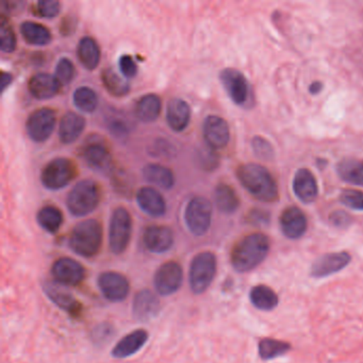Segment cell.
Wrapping results in <instances>:
<instances>
[{"label": "cell", "instance_id": "6da1fadb", "mask_svg": "<svg viewBox=\"0 0 363 363\" xmlns=\"http://www.w3.org/2000/svg\"><path fill=\"white\" fill-rule=\"evenodd\" d=\"M269 252V240L263 233H250L242 238L230 254L233 269L239 273H247L264 261Z\"/></svg>", "mask_w": 363, "mask_h": 363}, {"label": "cell", "instance_id": "7a4b0ae2", "mask_svg": "<svg viewBox=\"0 0 363 363\" xmlns=\"http://www.w3.org/2000/svg\"><path fill=\"white\" fill-rule=\"evenodd\" d=\"M237 177L242 186L258 201L273 203L277 201L278 189L273 176L264 167L256 163L241 165Z\"/></svg>", "mask_w": 363, "mask_h": 363}, {"label": "cell", "instance_id": "3957f363", "mask_svg": "<svg viewBox=\"0 0 363 363\" xmlns=\"http://www.w3.org/2000/svg\"><path fill=\"white\" fill-rule=\"evenodd\" d=\"M103 226L97 220H86L78 223L71 235L69 244L71 250L84 258L96 256L103 245Z\"/></svg>", "mask_w": 363, "mask_h": 363}, {"label": "cell", "instance_id": "277c9868", "mask_svg": "<svg viewBox=\"0 0 363 363\" xmlns=\"http://www.w3.org/2000/svg\"><path fill=\"white\" fill-rule=\"evenodd\" d=\"M103 199L101 184L93 179L78 182L67 194V207L72 216L82 218L92 213Z\"/></svg>", "mask_w": 363, "mask_h": 363}, {"label": "cell", "instance_id": "5b68a950", "mask_svg": "<svg viewBox=\"0 0 363 363\" xmlns=\"http://www.w3.org/2000/svg\"><path fill=\"white\" fill-rule=\"evenodd\" d=\"M78 176V167L73 159L59 157L44 165L41 172V182L44 188L58 191L69 186Z\"/></svg>", "mask_w": 363, "mask_h": 363}, {"label": "cell", "instance_id": "8992f818", "mask_svg": "<svg viewBox=\"0 0 363 363\" xmlns=\"http://www.w3.org/2000/svg\"><path fill=\"white\" fill-rule=\"evenodd\" d=\"M79 156L93 171L101 173L113 172V156L107 142L99 135H91L80 146Z\"/></svg>", "mask_w": 363, "mask_h": 363}, {"label": "cell", "instance_id": "52a82bcc", "mask_svg": "<svg viewBox=\"0 0 363 363\" xmlns=\"http://www.w3.org/2000/svg\"><path fill=\"white\" fill-rule=\"evenodd\" d=\"M216 257L211 252H199L193 258L189 280L191 290L194 294H203L209 289L216 277Z\"/></svg>", "mask_w": 363, "mask_h": 363}, {"label": "cell", "instance_id": "ba28073f", "mask_svg": "<svg viewBox=\"0 0 363 363\" xmlns=\"http://www.w3.org/2000/svg\"><path fill=\"white\" fill-rule=\"evenodd\" d=\"M133 216L126 208L113 210L109 226V245L113 254L121 255L127 250L133 235Z\"/></svg>", "mask_w": 363, "mask_h": 363}, {"label": "cell", "instance_id": "9c48e42d", "mask_svg": "<svg viewBox=\"0 0 363 363\" xmlns=\"http://www.w3.org/2000/svg\"><path fill=\"white\" fill-rule=\"evenodd\" d=\"M184 220L191 233L197 237L206 235L211 226V203L203 196L193 197L184 210Z\"/></svg>", "mask_w": 363, "mask_h": 363}, {"label": "cell", "instance_id": "30bf717a", "mask_svg": "<svg viewBox=\"0 0 363 363\" xmlns=\"http://www.w3.org/2000/svg\"><path fill=\"white\" fill-rule=\"evenodd\" d=\"M56 124V111L52 108H40L29 114L27 118V135L35 143H43L52 137Z\"/></svg>", "mask_w": 363, "mask_h": 363}, {"label": "cell", "instance_id": "8fae6325", "mask_svg": "<svg viewBox=\"0 0 363 363\" xmlns=\"http://www.w3.org/2000/svg\"><path fill=\"white\" fill-rule=\"evenodd\" d=\"M220 80L228 96L235 105L246 107L252 101V90L245 76L235 69L220 72Z\"/></svg>", "mask_w": 363, "mask_h": 363}, {"label": "cell", "instance_id": "7c38bea8", "mask_svg": "<svg viewBox=\"0 0 363 363\" xmlns=\"http://www.w3.org/2000/svg\"><path fill=\"white\" fill-rule=\"evenodd\" d=\"M182 280L184 271L179 263L169 261L161 265L155 274V289L162 296H169L179 290Z\"/></svg>", "mask_w": 363, "mask_h": 363}, {"label": "cell", "instance_id": "4fadbf2b", "mask_svg": "<svg viewBox=\"0 0 363 363\" xmlns=\"http://www.w3.org/2000/svg\"><path fill=\"white\" fill-rule=\"evenodd\" d=\"M203 135L206 145L218 150L226 147L230 140V129L228 123L218 116H209L203 124Z\"/></svg>", "mask_w": 363, "mask_h": 363}, {"label": "cell", "instance_id": "5bb4252c", "mask_svg": "<svg viewBox=\"0 0 363 363\" xmlns=\"http://www.w3.org/2000/svg\"><path fill=\"white\" fill-rule=\"evenodd\" d=\"M52 275L61 286H76L84 281L86 271L78 261L63 257L52 263Z\"/></svg>", "mask_w": 363, "mask_h": 363}, {"label": "cell", "instance_id": "9a60e30c", "mask_svg": "<svg viewBox=\"0 0 363 363\" xmlns=\"http://www.w3.org/2000/svg\"><path fill=\"white\" fill-rule=\"evenodd\" d=\"M99 286L104 296L113 303L124 301L130 291L128 279L118 272H105L101 274Z\"/></svg>", "mask_w": 363, "mask_h": 363}, {"label": "cell", "instance_id": "2e32d148", "mask_svg": "<svg viewBox=\"0 0 363 363\" xmlns=\"http://www.w3.org/2000/svg\"><path fill=\"white\" fill-rule=\"evenodd\" d=\"M352 261L347 252H330L314 261L310 269V275L314 278H324L339 273Z\"/></svg>", "mask_w": 363, "mask_h": 363}, {"label": "cell", "instance_id": "e0dca14e", "mask_svg": "<svg viewBox=\"0 0 363 363\" xmlns=\"http://www.w3.org/2000/svg\"><path fill=\"white\" fill-rule=\"evenodd\" d=\"M143 243L146 250L154 254L167 252L174 244L173 230L163 225H150L144 230Z\"/></svg>", "mask_w": 363, "mask_h": 363}, {"label": "cell", "instance_id": "ac0fdd59", "mask_svg": "<svg viewBox=\"0 0 363 363\" xmlns=\"http://www.w3.org/2000/svg\"><path fill=\"white\" fill-rule=\"evenodd\" d=\"M135 199L140 209L152 218H161L167 213V201L157 189L143 186L137 191Z\"/></svg>", "mask_w": 363, "mask_h": 363}, {"label": "cell", "instance_id": "d6986e66", "mask_svg": "<svg viewBox=\"0 0 363 363\" xmlns=\"http://www.w3.org/2000/svg\"><path fill=\"white\" fill-rule=\"evenodd\" d=\"M61 86L58 79L48 73L35 74L28 80L29 93L39 101L54 99L60 92Z\"/></svg>", "mask_w": 363, "mask_h": 363}, {"label": "cell", "instance_id": "ffe728a7", "mask_svg": "<svg viewBox=\"0 0 363 363\" xmlns=\"http://www.w3.org/2000/svg\"><path fill=\"white\" fill-rule=\"evenodd\" d=\"M307 218L299 208L289 207L280 216L282 233L289 239L296 240L303 237L307 230Z\"/></svg>", "mask_w": 363, "mask_h": 363}, {"label": "cell", "instance_id": "44dd1931", "mask_svg": "<svg viewBox=\"0 0 363 363\" xmlns=\"http://www.w3.org/2000/svg\"><path fill=\"white\" fill-rule=\"evenodd\" d=\"M160 311V301L158 297L150 290H142L133 299V312L135 320L148 322L158 315Z\"/></svg>", "mask_w": 363, "mask_h": 363}, {"label": "cell", "instance_id": "7402d4cb", "mask_svg": "<svg viewBox=\"0 0 363 363\" xmlns=\"http://www.w3.org/2000/svg\"><path fill=\"white\" fill-rule=\"evenodd\" d=\"M190 105L182 99H173L167 107V122L169 128L175 133H182L188 128L191 122Z\"/></svg>", "mask_w": 363, "mask_h": 363}, {"label": "cell", "instance_id": "603a6c76", "mask_svg": "<svg viewBox=\"0 0 363 363\" xmlns=\"http://www.w3.org/2000/svg\"><path fill=\"white\" fill-rule=\"evenodd\" d=\"M148 341L147 331L144 329H138L125 335L122 340L116 343L112 350L111 354L114 358L125 359L137 354Z\"/></svg>", "mask_w": 363, "mask_h": 363}, {"label": "cell", "instance_id": "cb8c5ba5", "mask_svg": "<svg viewBox=\"0 0 363 363\" xmlns=\"http://www.w3.org/2000/svg\"><path fill=\"white\" fill-rule=\"evenodd\" d=\"M84 116L76 112H67L59 123V139L63 144H72L82 135L86 128Z\"/></svg>", "mask_w": 363, "mask_h": 363}, {"label": "cell", "instance_id": "d4e9b609", "mask_svg": "<svg viewBox=\"0 0 363 363\" xmlns=\"http://www.w3.org/2000/svg\"><path fill=\"white\" fill-rule=\"evenodd\" d=\"M293 190L303 203H310L315 201L318 190L313 174L307 169H298L293 180Z\"/></svg>", "mask_w": 363, "mask_h": 363}, {"label": "cell", "instance_id": "484cf974", "mask_svg": "<svg viewBox=\"0 0 363 363\" xmlns=\"http://www.w3.org/2000/svg\"><path fill=\"white\" fill-rule=\"evenodd\" d=\"M162 101L157 94L144 95L138 99L135 106V114L138 120L143 123H152L160 116Z\"/></svg>", "mask_w": 363, "mask_h": 363}, {"label": "cell", "instance_id": "4316f807", "mask_svg": "<svg viewBox=\"0 0 363 363\" xmlns=\"http://www.w3.org/2000/svg\"><path fill=\"white\" fill-rule=\"evenodd\" d=\"M144 179L159 188L169 190L175 186V175L169 167L158 163H150L142 169Z\"/></svg>", "mask_w": 363, "mask_h": 363}, {"label": "cell", "instance_id": "83f0119b", "mask_svg": "<svg viewBox=\"0 0 363 363\" xmlns=\"http://www.w3.org/2000/svg\"><path fill=\"white\" fill-rule=\"evenodd\" d=\"M77 57L82 67L88 71H94L101 62V52L96 40L92 37L82 38L78 44Z\"/></svg>", "mask_w": 363, "mask_h": 363}, {"label": "cell", "instance_id": "f1b7e54d", "mask_svg": "<svg viewBox=\"0 0 363 363\" xmlns=\"http://www.w3.org/2000/svg\"><path fill=\"white\" fill-rule=\"evenodd\" d=\"M20 31L23 39L30 45H48L52 40V35L50 29L45 25L40 24V23L27 21V22L22 23Z\"/></svg>", "mask_w": 363, "mask_h": 363}, {"label": "cell", "instance_id": "f546056e", "mask_svg": "<svg viewBox=\"0 0 363 363\" xmlns=\"http://www.w3.org/2000/svg\"><path fill=\"white\" fill-rule=\"evenodd\" d=\"M44 291H45L46 295L56 303L58 307L61 309L65 310L69 313H74L77 315L80 312V305L75 297L67 292V290L62 288V286H56L54 284H44Z\"/></svg>", "mask_w": 363, "mask_h": 363}, {"label": "cell", "instance_id": "4dcf8cb0", "mask_svg": "<svg viewBox=\"0 0 363 363\" xmlns=\"http://www.w3.org/2000/svg\"><path fill=\"white\" fill-rule=\"evenodd\" d=\"M214 201L216 207L225 214H233L240 207V199L233 186L220 182L214 190Z\"/></svg>", "mask_w": 363, "mask_h": 363}, {"label": "cell", "instance_id": "1f68e13d", "mask_svg": "<svg viewBox=\"0 0 363 363\" xmlns=\"http://www.w3.org/2000/svg\"><path fill=\"white\" fill-rule=\"evenodd\" d=\"M250 299L254 307L261 311H272L279 303L277 293L265 284L254 286L250 290Z\"/></svg>", "mask_w": 363, "mask_h": 363}, {"label": "cell", "instance_id": "d6a6232c", "mask_svg": "<svg viewBox=\"0 0 363 363\" xmlns=\"http://www.w3.org/2000/svg\"><path fill=\"white\" fill-rule=\"evenodd\" d=\"M101 82L111 96L121 99L130 92V84L124 76L118 75L114 69L107 67L101 72Z\"/></svg>", "mask_w": 363, "mask_h": 363}, {"label": "cell", "instance_id": "836d02e7", "mask_svg": "<svg viewBox=\"0 0 363 363\" xmlns=\"http://www.w3.org/2000/svg\"><path fill=\"white\" fill-rule=\"evenodd\" d=\"M37 220L44 230L50 233H56L62 227L65 216L57 206L45 205L38 211Z\"/></svg>", "mask_w": 363, "mask_h": 363}, {"label": "cell", "instance_id": "e575fe53", "mask_svg": "<svg viewBox=\"0 0 363 363\" xmlns=\"http://www.w3.org/2000/svg\"><path fill=\"white\" fill-rule=\"evenodd\" d=\"M292 350V346L288 342L273 337H264L259 342V356L262 360H273L278 357L284 356Z\"/></svg>", "mask_w": 363, "mask_h": 363}, {"label": "cell", "instance_id": "d590c367", "mask_svg": "<svg viewBox=\"0 0 363 363\" xmlns=\"http://www.w3.org/2000/svg\"><path fill=\"white\" fill-rule=\"evenodd\" d=\"M337 172L344 182L363 186V163L354 159H344L337 164Z\"/></svg>", "mask_w": 363, "mask_h": 363}, {"label": "cell", "instance_id": "8d00e7d4", "mask_svg": "<svg viewBox=\"0 0 363 363\" xmlns=\"http://www.w3.org/2000/svg\"><path fill=\"white\" fill-rule=\"evenodd\" d=\"M74 105L84 113H93L99 107V95L89 86H80L74 92Z\"/></svg>", "mask_w": 363, "mask_h": 363}, {"label": "cell", "instance_id": "74e56055", "mask_svg": "<svg viewBox=\"0 0 363 363\" xmlns=\"http://www.w3.org/2000/svg\"><path fill=\"white\" fill-rule=\"evenodd\" d=\"M105 122L108 130L116 138L128 137L131 129H133V125H131L129 118H127L124 114L116 111V110H112V111L110 110L108 112L105 118Z\"/></svg>", "mask_w": 363, "mask_h": 363}, {"label": "cell", "instance_id": "f35d334b", "mask_svg": "<svg viewBox=\"0 0 363 363\" xmlns=\"http://www.w3.org/2000/svg\"><path fill=\"white\" fill-rule=\"evenodd\" d=\"M196 163L203 171L213 172L220 165V157L212 148H201L196 152Z\"/></svg>", "mask_w": 363, "mask_h": 363}, {"label": "cell", "instance_id": "ab89813d", "mask_svg": "<svg viewBox=\"0 0 363 363\" xmlns=\"http://www.w3.org/2000/svg\"><path fill=\"white\" fill-rule=\"evenodd\" d=\"M16 31L12 28L9 22L3 18L1 21V28H0V50L6 54H11L16 50Z\"/></svg>", "mask_w": 363, "mask_h": 363}, {"label": "cell", "instance_id": "60d3db41", "mask_svg": "<svg viewBox=\"0 0 363 363\" xmlns=\"http://www.w3.org/2000/svg\"><path fill=\"white\" fill-rule=\"evenodd\" d=\"M75 65L72 62L71 59L65 58V57L61 58L57 63L56 69H55V77L58 79L61 86H65L71 84L75 78Z\"/></svg>", "mask_w": 363, "mask_h": 363}, {"label": "cell", "instance_id": "b9f144b4", "mask_svg": "<svg viewBox=\"0 0 363 363\" xmlns=\"http://www.w3.org/2000/svg\"><path fill=\"white\" fill-rule=\"evenodd\" d=\"M60 11L61 4L56 0H42L33 7V13L42 18H55Z\"/></svg>", "mask_w": 363, "mask_h": 363}, {"label": "cell", "instance_id": "7bdbcfd3", "mask_svg": "<svg viewBox=\"0 0 363 363\" xmlns=\"http://www.w3.org/2000/svg\"><path fill=\"white\" fill-rule=\"evenodd\" d=\"M340 199L346 207L354 210H363V192L358 190H345L340 195Z\"/></svg>", "mask_w": 363, "mask_h": 363}, {"label": "cell", "instance_id": "ee69618b", "mask_svg": "<svg viewBox=\"0 0 363 363\" xmlns=\"http://www.w3.org/2000/svg\"><path fill=\"white\" fill-rule=\"evenodd\" d=\"M150 152L152 156L158 157V158H171L175 155V147L167 140L157 139L152 143Z\"/></svg>", "mask_w": 363, "mask_h": 363}, {"label": "cell", "instance_id": "f6af8a7d", "mask_svg": "<svg viewBox=\"0 0 363 363\" xmlns=\"http://www.w3.org/2000/svg\"><path fill=\"white\" fill-rule=\"evenodd\" d=\"M112 184L118 194L130 195L133 186H131L130 180L128 175L125 172L114 171L113 178H112Z\"/></svg>", "mask_w": 363, "mask_h": 363}, {"label": "cell", "instance_id": "bcb514c9", "mask_svg": "<svg viewBox=\"0 0 363 363\" xmlns=\"http://www.w3.org/2000/svg\"><path fill=\"white\" fill-rule=\"evenodd\" d=\"M252 146L255 154H256L259 158L264 159V160H269V159L273 158V148H272L271 144H269L267 140L263 139V138H254V139H252Z\"/></svg>", "mask_w": 363, "mask_h": 363}, {"label": "cell", "instance_id": "7dc6e473", "mask_svg": "<svg viewBox=\"0 0 363 363\" xmlns=\"http://www.w3.org/2000/svg\"><path fill=\"white\" fill-rule=\"evenodd\" d=\"M118 67H120L121 74L126 79L133 78L138 74V65L133 57L129 55H123L118 60Z\"/></svg>", "mask_w": 363, "mask_h": 363}, {"label": "cell", "instance_id": "c3c4849f", "mask_svg": "<svg viewBox=\"0 0 363 363\" xmlns=\"http://www.w3.org/2000/svg\"><path fill=\"white\" fill-rule=\"evenodd\" d=\"M78 20L76 16L67 14L61 20L59 25V33L62 37H72L77 30Z\"/></svg>", "mask_w": 363, "mask_h": 363}, {"label": "cell", "instance_id": "681fc988", "mask_svg": "<svg viewBox=\"0 0 363 363\" xmlns=\"http://www.w3.org/2000/svg\"><path fill=\"white\" fill-rule=\"evenodd\" d=\"M113 335V328L109 324H101L95 327L92 337L95 343H105Z\"/></svg>", "mask_w": 363, "mask_h": 363}, {"label": "cell", "instance_id": "f907efd6", "mask_svg": "<svg viewBox=\"0 0 363 363\" xmlns=\"http://www.w3.org/2000/svg\"><path fill=\"white\" fill-rule=\"evenodd\" d=\"M248 223L252 225H265L269 223V214L263 210H252L247 216Z\"/></svg>", "mask_w": 363, "mask_h": 363}, {"label": "cell", "instance_id": "816d5d0a", "mask_svg": "<svg viewBox=\"0 0 363 363\" xmlns=\"http://www.w3.org/2000/svg\"><path fill=\"white\" fill-rule=\"evenodd\" d=\"M330 222L335 225V227H346L352 222V218L345 212L337 211L333 212L330 216Z\"/></svg>", "mask_w": 363, "mask_h": 363}, {"label": "cell", "instance_id": "f5cc1de1", "mask_svg": "<svg viewBox=\"0 0 363 363\" xmlns=\"http://www.w3.org/2000/svg\"><path fill=\"white\" fill-rule=\"evenodd\" d=\"M13 82V76L9 72H1V92H5L6 89L9 88Z\"/></svg>", "mask_w": 363, "mask_h": 363}, {"label": "cell", "instance_id": "db71d44e", "mask_svg": "<svg viewBox=\"0 0 363 363\" xmlns=\"http://www.w3.org/2000/svg\"><path fill=\"white\" fill-rule=\"evenodd\" d=\"M322 84H320V82H315L310 86L309 91L311 94L316 95L322 91Z\"/></svg>", "mask_w": 363, "mask_h": 363}]
</instances>
